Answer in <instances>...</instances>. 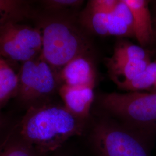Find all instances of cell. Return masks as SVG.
I'll return each mask as SVG.
<instances>
[{"label": "cell", "mask_w": 156, "mask_h": 156, "mask_svg": "<svg viewBox=\"0 0 156 156\" xmlns=\"http://www.w3.org/2000/svg\"><path fill=\"white\" fill-rule=\"evenodd\" d=\"M39 28L20 23L8 25L0 32V60L21 65L41 54Z\"/></svg>", "instance_id": "cell-6"}, {"label": "cell", "mask_w": 156, "mask_h": 156, "mask_svg": "<svg viewBox=\"0 0 156 156\" xmlns=\"http://www.w3.org/2000/svg\"><path fill=\"white\" fill-rule=\"evenodd\" d=\"M94 86L73 87L62 84L58 90L64 106L74 116L87 120L94 100Z\"/></svg>", "instance_id": "cell-7"}, {"label": "cell", "mask_w": 156, "mask_h": 156, "mask_svg": "<svg viewBox=\"0 0 156 156\" xmlns=\"http://www.w3.org/2000/svg\"><path fill=\"white\" fill-rule=\"evenodd\" d=\"M60 71L41 56L24 62L18 73L19 90L17 97L30 106L46 102L62 86Z\"/></svg>", "instance_id": "cell-5"}, {"label": "cell", "mask_w": 156, "mask_h": 156, "mask_svg": "<svg viewBox=\"0 0 156 156\" xmlns=\"http://www.w3.org/2000/svg\"><path fill=\"white\" fill-rule=\"evenodd\" d=\"M132 13L134 36L140 46L149 50L154 45V35L149 1L124 0Z\"/></svg>", "instance_id": "cell-8"}, {"label": "cell", "mask_w": 156, "mask_h": 156, "mask_svg": "<svg viewBox=\"0 0 156 156\" xmlns=\"http://www.w3.org/2000/svg\"><path fill=\"white\" fill-rule=\"evenodd\" d=\"M60 73L64 84L73 87L95 86V68L89 55L73 58L62 68Z\"/></svg>", "instance_id": "cell-9"}, {"label": "cell", "mask_w": 156, "mask_h": 156, "mask_svg": "<svg viewBox=\"0 0 156 156\" xmlns=\"http://www.w3.org/2000/svg\"><path fill=\"white\" fill-rule=\"evenodd\" d=\"M109 14L94 11L87 6L78 15L80 24L88 33L100 36H108Z\"/></svg>", "instance_id": "cell-13"}, {"label": "cell", "mask_w": 156, "mask_h": 156, "mask_svg": "<svg viewBox=\"0 0 156 156\" xmlns=\"http://www.w3.org/2000/svg\"><path fill=\"white\" fill-rule=\"evenodd\" d=\"M2 121L1 117L0 116V131H1V128H2Z\"/></svg>", "instance_id": "cell-22"}, {"label": "cell", "mask_w": 156, "mask_h": 156, "mask_svg": "<svg viewBox=\"0 0 156 156\" xmlns=\"http://www.w3.org/2000/svg\"><path fill=\"white\" fill-rule=\"evenodd\" d=\"M150 6L151 18H152V24H153V30L154 35V45L156 49V1H150Z\"/></svg>", "instance_id": "cell-20"}, {"label": "cell", "mask_w": 156, "mask_h": 156, "mask_svg": "<svg viewBox=\"0 0 156 156\" xmlns=\"http://www.w3.org/2000/svg\"><path fill=\"white\" fill-rule=\"evenodd\" d=\"M32 145L12 133L0 145V156H44Z\"/></svg>", "instance_id": "cell-14"}, {"label": "cell", "mask_w": 156, "mask_h": 156, "mask_svg": "<svg viewBox=\"0 0 156 156\" xmlns=\"http://www.w3.org/2000/svg\"><path fill=\"white\" fill-rule=\"evenodd\" d=\"M119 1L120 0H91L87 6L94 11L111 14L116 8Z\"/></svg>", "instance_id": "cell-19"}, {"label": "cell", "mask_w": 156, "mask_h": 156, "mask_svg": "<svg viewBox=\"0 0 156 156\" xmlns=\"http://www.w3.org/2000/svg\"><path fill=\"white\" fill-rule=\"evenodd\" d=\"M146 70L151 73L153 76L154 80V91H156V60L153 62H151L148 66L147 67Z\"/></svg>", "instance_id": "cell-21"}, {"label": "cell", "mask_w": 156, "mask_h": 156, "mask_svg": "<svg viewBox=\"0 0 156 156\" xmlns=\"http://www.w3.org/2000/svg\"><path fill=\"white\" fill-rule=\"evenodd\" d=\"M154 139L109 117L97 121L91 133L99 156H151Z\"/></svg>", "instance_id": "cell-4"}, {"label": "cell", "mask_w": 156, "mask_h": 156, "mask_svg": "<svg viewBox=\"0 0 156 156\" xmlns=\"http://www.w3.org/2000/svg\"><path fill=\"white\" fill-rule=\"evenodd\" d=\"M99 104L120 123L155 138L156 91L106 93L100 97Z\"/></svg>", "instance_id": "cell-3"}, {"label": "cell", "mask_w": 156, "mask_h": 156, "mask_svg": "<svg viewBox=\"0 0 156 156\" xmlns=\"http://www.w3.org/2000/svg\"><path fill=\"white\" fill-rule=\"evenodd\" d=\"M108 36L135 37L134 27L122 17L112 13L109 18Z\"/></svg>", "instance_id": "cell-18"}, {"label": "cell", "mask_w": 156, "mask_h": 156, "mask_svg": "<svg viewBox=\"0 0 156 156\" xmlns=\"http://www.w3.org/2000/svg\"><path fill=\"white\" fill-rule=\"evenodd\" d=\"M87 122L64 105L46 102L30 106L12 133L45 155L71 137L82 135Z\"/></svg>", "instance_id": "cell-1"}, {"label": "cell", "mask_w": 156, "mask_h": 156, "mask_svg": "<svg viewBox=\"0 0 156 156\" xmlns=\"http://www.w3.org/2000/svg\"><path fill=\"white\" fill-rule=\"evenodd\" d=\"M150 50H147L140 46L126 41H120L116 45L113 55L110 58L117 61L134 60H151Z\"/></svg>", "instance_id": "cell-15"}, {"label": "cell", "mask_w": 156, "mask_h": 156, "mask_svg": "<svg viewBox=\"0 0 156 156\" xmlns=\"http://www.w3.org/2000/svg\"><path fill=\"white\" fill-rule=\"evenodd\" d=\"M120 89L129 92H154V80L151 73L146 69L132 79L116 84Z\"/></svg>", "instance_id": "cell-16"}, {"label": "cell", "mask_w": 156, "mask_h": 156, "mask_svg": "<svg viewBox=\"0 0 156 156\" xmlns=\"http://www.w3.org/2000/svg\"><path fill=\"white\" fill-rule=\"evenodd\" d=\"M38 21L42 41L41 56L56 69L60 72L73 58L89 55L92 47L89 33L76 13L46 12Z\"/></svg>", "instance_id": "cell-2"}, {"label": "cell", "mask_w": 156, "mask_h": 156, "mask_svg": "<svg viewBox=\"0 0 156 156\" xmlns=\"http://www.w3.org/2000/svg\"><path fill=\"white\" fill-rule=\"evenodd\" d=\"M31 16L27 1L0 0V32L8 25L20 23Z\"/></svg>", "instance_id": "cell-11"}, {"label": "cell", "mask_w": 156, "mask_h": 156, "mask_svg": "<svg viewBox=\"0 0 156 156\" xmlns=\"http://www.w3.org/2000/svg\"><path fill=\"white\" fill-rule=\"evenodd\" d=\"M81 0H45L41 4L45 12L50 13H74L82 4Z\"/></svg>", "instance_id": "cell-17"}, {"label": "cell", "mask_w": 156, "mask_h": 156, "mask_svg": "<svg viewBox=\"0 0 156 156\" xmlns=\"http://www.w3.org/2000/svg\"><path fill=\"white\" fill-rule=\"evenodd\" d=\"M18 73L6 62L0 60V110L19 90Z\"/></svg>", "instance_id": "cell-12"}, {"label": "cell", "mask_w": 156, "mask_h": 156, "mask_svg": "<svg viewBox=\"0 0 156 156\" xmlns=\"http://www.w3.org/2000/svg\"><path fill=\"white\" fill-rule=\"evenodd\" d=\"M151 62L149 60L117 61L110 58L106 60L109 75L116 84L132 79L145 71Z\"/></svg>", "instance_id": "cell-10"}]
</instances>
